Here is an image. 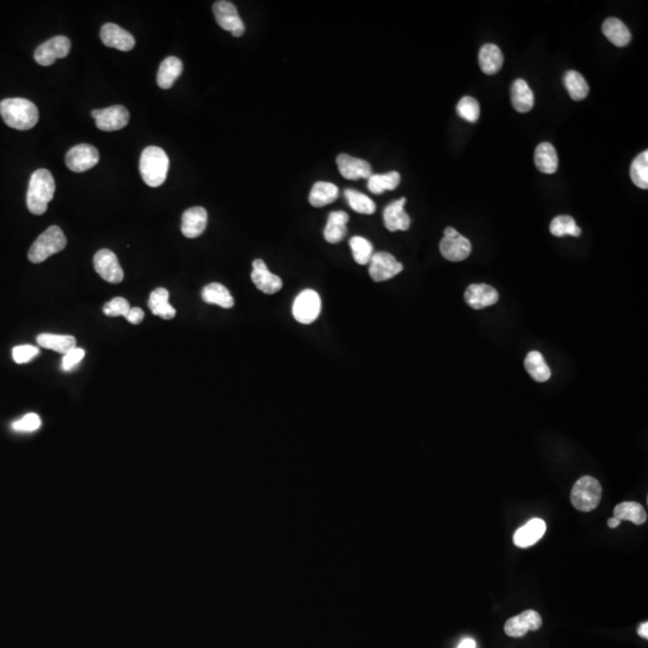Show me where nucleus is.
Masks as SVG:
<instances>
[{"mask_svg":"<svg viewBox=\"0 0 648 648\" xmlns=\"http://www.w3.org/2000/svg\"><path fill=\"white\" fill-rule=\"evenodd\" d=\"M41 426V419L37 414L28 413L20 420L15 421L13 429L17 432H32Z\"/></svg>","mask_w":648,"mask_h":648,"instance_id":"42","label":"nucleus"},{"mask_svg":"<svg viewBox=\"0 0 648 648\" xmlns=\"http://www.w3.org/2000/svg\"><path fill=\"white\" fill-rule=\"evenodd\" d=\"M37 354L39 349L30 344H22L13 349V361H16L17 364H25L34 359Z\"/></svg>","mask_w":648,"mask_h":648,"instance_id":"43","label":"nucleus"},{"mask_svg":"<svg viewBox=\"0 0 648 648\" xmlns=\"http://www.w3.org/2000/svg\"><path fill=\"white\" fill-rule=\"evenodd\" d=\"M37 342L39 346L44 349H52L54 352L66 354L71 349H76L77 341L75 337L71 335H57V334H49V332H42L37 337Z\"/></svg>","mask_w":648,"mask_h":648,"instance_id":"30","label":"nucleus"},{"mask_svg":"<svg viewBox=\"0 0 648 648\" xmlns=\"http://www.w3.org/2000/svg\"><path fill=\"white\" fill-rule=\"evenodd\" d=\"M208 213L203 207H192L184 211L182 216V232L187 238L194 239L206 231Z\"/></svg>","mask_w":648,"mask_h":648,"instance_id":"19","label":"nucleus"},{"mask_svg":"<svg viewBox=\"0 0 648 648\" xmlns=\"http://www.w3.org/2000/svg\"><path fill=\"white\" fill-rule=\"evenodd\" d=\"M613 518L622 521H632L635 525H644L647 521V514L644 506L637 502H622L613 509Z\"/></svg>","mask_w":648,"mask_h":648,"instance_id":"33","label":"nucleus"},{"mask_svg":"<svg viewBox=\"0 0 648 648\" xmlns=\"http://www.w3.org/2000/svg\"><path fill=\"white\" fill-rule=\"evenodd\" d=\"M535 163L537 168L543 173L552 175L559 168V156L555 147L551 143H540L535 151Z\"/></svg>","mask_w":648,"mask_h":648,"instance_id":"25","label":"nucleus"},{"mask_svg":"<svg viewBox=\"0 0 648 648\" xmlns=\"http://www.w3.org/2000/svg\"><path fill=\"white\" fill-rule=\"evenodd\" d=\"M96 127L101 131H118L125 127L130 122L129 111L122 105L111 106L104 110L92 111Z\"/></svg>","mask_w":648,"mask_h":648,"instance_id":"9","label":"nucleus"},{"mask_svg":"<svg viewBox=\"0 0 648 648\" xmlns=\"http://www.w3.org/2000/svg\"><path fill=\"white\" fill-rule=\"evenodd\" d=\"M620 525L621 521L618 518H611L608 520V526L610 527V528H616V527H618Z\"/></svg>","mask_w":648,"mask_h":648,"instance_id":"48","label":"nucleus"},{"mask_svg":"<svg viewBox=\"0 0 648 648\" xmlns=\"http://www.w3.org/2000/svg\"><path fill=\"white\" fill-rule=\"evenodd\" d=\"M0 114L6 125L15 130H30L39 120L37 106L27 99L13 97L0 102Z\"/></svg>","mask_w":648,"mask_h":648,"instance_id":"1","label":"nucleus"},{"mask_svg":"<svg viewBox=\"0 0 648 648\" xmlns=\"http://www.w3.org/2000/svg\"><path fill=\"white\" fill-rule=\"evenodd\" d=\"M251 280L256 287L266 294H275L282 288V280L268 269L263 259L254 261Z\"/></svg>","mask_w":648,"mask_h":648,"instance_id":"15","label":"nucleus"},{"mask_svg":"<svg viewBox=\"0 0 648 648\" xmlns=\"http://www.w3.org/2000/svg\"><path fill=\"white\" fill-rule=\"evenodd\" d=\"M213 13L218 25L227 32H231L232 35L240 37L245 32V25L240 18L238 10L235 5L227 0L215 1L213 5Z\"/></svg>","mask_w":648,"mask_h":648,"instance_id":"8","label":"nucleus"},{"mask_svg":"<svg viewBox=\"0 0 648 648\" xmlns=\"http://www.w3.org/2000/svg\"><path fill=\"white\" fill-rule=\"evenodd\" d=\"M100 160V154L96 148L90 144H78L68 151L65 156V163L70 170L82 173L96 166Z\"/></svg>","mask_w":648,"mask_h":648,"instance_id":"12","label":"nucleus"},{"mask_svg":"<svg viewBox=\"0 0 648 648\" xmlns=\"http://www.w3.org/2000/svg\"><path fill=\"white\" fill-rule=\"evenodd\" d=\"M149 309L155 316L163 320H172L175 317V309L170 304V292L166 288L158 287L150 293Z\"/></svg>","mask_w":648,"mask_h":648,"instance_id":"23","label":"nucleus"},{"mask_svg":"<svg viewBox=\"0 0 648 648\" xmlns=\"http://www.w3.org/2000/svg\"><path fill=\"white\" fill-rule=\"evenodd\" d=\"M94 268L102 279L110 284H120L124 280L122 266L117 256L108 249H102L94 256Z\"/></svg>","mask_w":648,"mask_h":648,"instance_id":"10","label":"nucleus"},{"mask_svg":"<svg viewBox=\"0 0 648 648\" xmlns=\"http://www.w3.org/2000/svg\"><path fill=\"white\" fill-rule=\"evenodd\" d=\"M170 168V158L166 151L158 147H147L139 158V172L147 185L150 187H161L167 178Z\"/></svg>","mask_w":648,"mask_h":648,"instance_id":"3","label":"nucleus"},{"mask_svg":"<svg viewBox=\"0 0 648 648\" xmlns=\"http://www.w3.org/2000/svg\"><path fill=\"white\" fill-rule=\"evenodd\" d=\"M100 39L104 45L112 49H117L122 52H129L134 49L135 37L132 34L126 32L125 29L114 23H106L100 32Z\"/></svg>","mask_w":648,"mask_h":648,"instance_id":"17","label":"nucleus"},{"mask_svg":"<svg viewBox=\"0 0 648 648\" xmlns=\"http://www.w3.org/2000/svg\"><path fill=\"white\" fill-rule=\"evenodd\" d=\"M320 308L322 303L318 293L313 289H305L294 300L292 312L299 323L310 324L320 316Z\"/></svg>","mask_w":648,"mask_h":648,"instance_id":"7","label":"nucleus"},{"mask_svg":"<svg viewBox=\"0 0 648 648\" xmlns=\"http://www.w3.org/2000/svg\"><path fill=\"white\" fill-rule=\"evenodd\" d=\"M401 182V175L397 170H392L385 175H373L368 179V189L375 194H381L385 191H393Z\"/></svg>","mask_w":648,"mask_h":648,"instance_id":"34","label":"nucleus"},{"mask_svg":"<svg viewBox=\"0 0 648 648\" xmlns=\"http://www.w3.org/2000/svg\"><path fill=\"white\" fill-rule=\"evenodd\" d=\"M525 368H526L528 375L535 382L543 383V382L550 380V368L547 364L543 354L538 352V351H532V352L527 354L526 358H525Z\"/></svg>","mask_w":648,"mask_h":648,"instance_id":"31","label":"nucleus"},{"mask_svg":"<svg viewBox=\"0 0 648 648\" xmlns=\"http://www.w3.org/2000/svg\"><path fill=\"white\" fill-rule=\"evenodd\" d=\"M130 309L131 308H130L129 301L125 298L117 297V298H114L108 303H106L105 306H104V313L108 317H125L126 313L130 311Z\"/></svg>","mask_w":648,"mask_h":648,"instance_id":"41","label":"nucleus"},{"mask_svg":"<svg viewBox=\"0 0 648 648\" xmlns=\"http://www.w3.org/2000/svg\"><path fill=\"white\" fill-rule=\"evenodd\" d=\"M545 531H547V523L544 520L538 518H532L531 521H528L526 525H523L521 528H518V531L515 532L513 540L516 547L526 549V547L538 543L545 535Z\"/></svg>","mask_w":648,"mask_h":648,"instance_id":"21","label":"nucleus"},{"mask_svg":"<svg viewBox=\"0 0 648 648\" xmlns=\"http://www.w3.org/2000/svg\"><path fill=\"white\" fill-rule=\"evenodd\" d=\"M637 634H639V635H640L641 637H644V639H646V640H647L648 639V623L647 622H644V623H641L640 625H639V628H637Z\"/></svg>","mask_w":648,"mask_h":648,"instance_id":"46","label":"nucleus"},{"mask_svg":"<svg viewBox=\"0 0 648 648\" xmlns=\"http://www.w3.org/2000/svg\"><path fill=\"white\" fill-rule=\"evenodd\" d=\"M344 197L347 199L349 207L359 214L371 215L376 211V204L373 199L359 191L347 189L344 190Z\"/></svg>","mask_w":648,"mask_h":648,"instance_id":"36","label":"nucleus"},{"mask_svg":"<svg viewBox=\"0 0 648 648\" xmlns=\"http://www.w3.org/2000/svg\"><path fill=\"white\" fill-rule=\"evenodd\" d=\"M182 73V61L177 57H167L158 68V77H156L158 87L161 89H170Z\"/></svg>","mask_w":648,"mask_h":648,"instance_id":"29","label":"nucleus"},{"mask_svg":"<svg viewBox=\"0 0 648 648\" xmlns=\"http://www.w3.org/2000/svg\"><path fill=\"white\" fill-rule=\"evenodd\" d=\"M602 494L603 489L600 482L593 477L585 475L580 478L571 489V504L578 511L585 513L594 511L602 501Z\"/></svg>","mask_w":648,"mask_h":648,"instance_id":"5","label":"nucleus"},{"mask_svg":"<svg viewBox=\"0 0 648 648\" xmlns=\"http://www.w3.org/2000/svg\"><path fill=\"white\" fill-rule=\"evenodd\" d=\"M85 358V351L82 349H73L70 352L64 354V358L61 361V368L65 371L73 370L76 365L80 364V361Z\"/></svg>","mask_w":648,"mask_h":648,"instance_id":"44","label":"nucleus"},{"mask_svg":"<svg viewBox=\"0 0 648 648\" xmlns=\"http://www.w3.org/2000/svg\"><path fill=\"white\" fill-rule=\"evenodd\" d=\"M68 244L64 232L58 226H51L42 235H39L28 252V258L32 263H41L51 256L63 251Z\"/></svg>","mask_w":648,"mask_h":648,"instance_id":"4","label":"nucleus"},{"mask_svg":"<svg viewBox=\"0 0 648 648\" xmlns=\"http://www.w3.org/2000/svg\"><path fill=\"white\" fill-rule=\"evenodd\" d=\"M499 299V292L490 285H470L465 292V301L474 310H482L487 306H492Z\"/></svg>","mask_w":648,"mask_h":648,"instance_id":"18","label":"nucleus"},{"mask_svg":"<svg viewBox=\"0 0 648 648\" xmlns=\"http://www.w3.org/2000/svg\"><path fill=\"white\" fill-rule=\"evenodd\" d=\"M503 54L499 46L486 44L479 51V66L486 75H494L502 69Z\"/></svg>","mask_w":648,"mask_h":648,"instance_id":"26","label":"nucleus"},{"mask_svg":"<svg viewBox=\"0 0 648 648\" xmlns=\"http://www.w3.org/2000/svg\"><path fill=\"white\" fill-rule=\"evenodd\" d=\"M550 232L555 237H564V235H571V237H580L581 230L576 225L575 220L573 219L569 215H559L557 218L551 221Z\"/></svg>","mask_w":648,"mask_h":648,"instance_id":"39","label":"nucleus"},{"mask_svg":"<svg viewBox=\"0 0 648 648\" xmlns=\"http://www.w3.org/2000/svg\"><path fill=\"white\" fill-rule=\"evenodd\" d=\"M125 318L129 320L130 323L139 324L144 318V312H143L142 309L131 308L130 311L126 313Z\"/></svg>","mask_w":648,"mask_h":648,"instance_id":"45","label":"nucleus"},{"mask_svg":"<svg viewBox=\"0 0 648 648\" xmlns=\"http://www.w3.org/2000/svg\"><path fill=\"white\" fill-rule=\"evenodd\" d=\"M337 165L340 175L347 180L369 179L373 175V167L369 162L344 153L337 156Z\"/></svg>","mask_w":648,"mask_h":648,"instance_id":"16","label":"nucleus"},{"mask_svg":"<svg viewBox=\"0 0 648 648\" xmlns=\"http://www.w3.org/2000/svg\"><path fill=\"white\" fill-rule=\"evenodd\" d=\"M630 178L636 187L647 190L648 189V151L641 153L634 158L630 166Z\"/></svg>","mask_w":648,"mask_h":648,"instance_id":"38","label":"nucleus"},{"mask_svg":"<svg viewBox=\"0 0 648 648\" xmlns=\"http://www.w3.org/2000/svg\"><path fill=\"white\" fill-rule=\"evenodd\" d=\"M543 624V620L535 610H526L520 615L514 616L506 621L504 632L511 637H523L531 630H538Z\"/></svg>","mask_w":648,"mask_h":648,"instance_id":"14","label":"nucleus"},{"mask_svg":"<svg viewBox=\"0 0 648 648\" xmlns=\"http://www.w3.org/2000/svg\"><path fill=\"white\" fill-rule=\"evenodd\" d=\"M202 299L207 304L218 305L223 309H231L235 305V299L230 291L223 285L213 282L203 288Z\"/></svg>","mask_w":648,"mask_h":648,"instance_id":"32","label":"nucleus"},{"mask_svg":"<svg viewBox=\"0 0 648 648\" xmlns=\"http://www.w3.org/2000/svg\"><path fill=\"white\" fill-rule=\"evenodd\" d=\"M511 104L520 113H527L535 106V95L523 80H516L511 85Z\"/></svg>","mask_w":648,"mask_h":648,"instance_id":"24","label":"nucleus"},{"mask_svg":"<svg viewBox=\"0 0 648 648\" xmlns=\"http://www.w3.org/2000/svg\"><path fill=\"white\" fill-rule=\"evenodd\" d=\"M369 264L370 276L376 282L393 279L394 276L404 270V266L388 252L373 254Z\"/></svg>","mask_w":648,"mask_h":648,"instance_id":"13","label":"nucleus"},{"mask_svg":"<svg viewBox=\"0 0 648 648\" xmlns=\"http://www.w3.org/2000/svg\"><path fill=\"white\" fill-rule=\"evenodd\" d=\"M406 199H397L390 203L383 211V220L387 230L390 232L407 231L411 226V218L405 211Z\"/></svg>","mask_w":648,"mask_h":648,"instance_id":"20","label":"nucleus"},{"mask_svg":"<svg viewBox=\"0 0 648 648\" xmlns=\"http://www.w3.org/2000/svg\"><path fill=\"white\" fill-rule=\"evenodd\" d=\"M349 247L352 250L353 258L359 266H366L370 263V261L373 256V244L364 237L356 235L349 240Z\"/></svg>","mask_w":648,"mask_h":648,"instance_id":"37","label":"nucleus"},{"mask_svg":"<svg viewBox=\"0 0 648 648\" xmlns=\"http://www.w3.org/2000/svg\"><path fill=\"white\" fill-rule=\"evenodd\" d=\"M456 111H458L459 116L462 119H465L466 122L475 123L480 116V106L478 101L472 96L462 97L459 101Z\"/></svg>","mask_w":648,"mask_h":648,"instance_id":"40","label":"nucleus"},{"mask_svg":"<svg viewBox=\"0 0 648 648\" xmlns=\"http://www.w3.org/2000/svg\"><path fill=\"white\" fill-rule=\"evenodd\" d=\"M339 197V187L332 182H317L312 187L309 202L312 207L322 208L335 202Z\"/></svg>","mask_w":648,"mask_h":648,"instance_id":"28","label":"nucleus"},{"mask_svg":"<svg viewBox=\"0 0 648 648\" xmlns=\"http://www.w3.org/2000/svg\"><path fill=\"white\" fill-rule=\"evenodd\" d=\"M458 648H475V642L472 639H465L460 642Z\"/></svg>","mask_w":648,"mask_h":648,"instance_id":"47","label":"nucleus"},{"mask_svg":"<svg viewBox=\"0 0 648 648\" xmlns=\"http://www.w3.org/2000/svg\"><path fill=\"white\" fill-rule=\"evenodd\" d=\"M349 216L344 211H332L328 216L327 225L324 227V239L330 244L340 243L347 235V223Z\"/></svg>","mask_w":648,"mask_h":648,"instance_id":"22","label":"nucleus"},{"mask_svg":"<svg viewBox=\"0 0 648 648\" xmlns=\"http://www.w3.org/2000/svg\"><path fill=\"white\" fill-rule=\"evenodd\" d=\"M603 32L612 45L617 47H625L632 40V34L629 32L628 27L624 25L622 20L615 17L608 18L603 23Z\"/></svg>","mask_w":648,"mask_h":648,"instance_id":"27","label":"nucleus"},{"mask_svg":"<svg viewBox=\"0 0 648 648\" xmlns=\"http://www.w3.org/2000/svg\"><path fill=\"white\" fill-rule=\"evenodd\" d=\"M564 85L574 101H581L586 99L590 93L587 82L578 71L571 70L564 75Z\"/></svg>","mask_w":648,"mask_h":648,"instance_id":"35","label":"nucleus"},{"mask_svg":"<svg viewBox=\"0 0 648 648\" xmlns=\"http://www.w3.org/2000/svg\"><path fill=\"white\" fill-rule=\"evenodd\" d=\"M440 251L448 261L461 262L471 255L472 244L453 227H447L444 237L440 243Z\"/></svg>","mask_w":648,"mask_h":648,"instance_id":"6","label":"nucleus"},{"mask_svg":"<svg viewBox=\"0 0 648 648\" xmlns=\"http://www.w3.org/2000/svg\"><path fill=\"white\" fill-rule=\"evenodd\" d=\"M71 49V41L66 37H54L37 47L34 59L37 64L49 66L57 59L65 58Z\"/></svg>","mask_w":648,"mask_h":648,"instance_id":"11","label":"nucleus"},{"mask_svg":"<svg viewBox=\"0 0 648 648\" xmlns=\"http://www.w3.org/2000/svg\"><path fill=\"white\" fill-rule=\"evenodd\" d=\"M56 182L49 170H35L29 180L27 192V207L34 215L45 214L49 203L53 199Z\"/></svg>","mask_w":648,"mask_h":648,"instance_id":"2","label":"nucleus"}]
</instances>
